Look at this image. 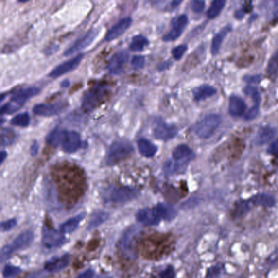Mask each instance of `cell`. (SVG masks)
<instances>
[{"label":"cell","instance_id":"obj_1","mask_svg":"<svg viewBox=\"0 0 278 278\" xmlns=\"http://www.w3.org/2000/svg\"><path fill=\"white\" fill-rule=\"evenodd\" d=\"M110 87L108 84H98L91 87L83 96L81 109L84 112L93 111L100 104L104 102L109 95Z\"/></svg>","mask_w":278,"mask_h":278},{"label":"cell","instance_id":"obj_2","mask_svg":"<svg viewBox=\"0 0 278 278\" xmlns=\"http://www.w3.org/2000/svg\"><path fill=\"white\" fill-rule=\"evenodd\" d=\"M139 190L129 186H111L102 192V198L111 203H126L139 196Z\"/></svg>","mask_w":278,"mask_h":278},{"label":"cell","instance_id":"obj_3","mask_svg":"<svg viewBox=\"0 0 278 278\" xmlns=\"http://www.w3.org/2000/svg\"><path fill=\"white\" fill-rule=\"evenodd\" d=\"M141 233L140 227L132 226L125 231L119 243V248L126 258L135 259L137 257V240Z\"/></svg>","mask_w":278,"mask_h":278},{"label":"cell","instance_id":"obj_4","mask_svg":"<svg viewBox=\"0 0 278 278\" xmlns=\"http://www.w3.org/2000/svg\"><path fill=\"white\" fill-rule=\"evenodd\" d=\"M134 148L132 143L126 139H119L114 142L109 148L107 154L106 163L109 166H114L123 161L125 158L133 153Z\"/></svg>","mask_w":278,"mask_h":278},{"label":"cell","instance_id":"obj_5","mask_svg":"<svg viewBox=\"0 0 278 278\" xmlns=\"http://www.w3.org/2000/svg\"><path fill=\"white\" fill-rule=\"evenodd\" d=\"M221 117L218 114H210L201 119L193 127V132L197 137L208 139L211 137L221 124Z\"/></svg>","mask_w":278,"mask_h":278},{"label":"cell","instance_id":"obj_6","mask_svg":"<svg viewBox=\"0 0 278 278\" xmlns=\"http://www.w3.org/2000/svg\"><path fill=\"white\" fill-rule=\"evenodd\" d=\"M33 240V232L25 231L22 233H20V235H18L12 243L3 246V249L1 250V256H0L1 262H3L18 250L28 247Z\"/></svg>","mask_w":278,"mask_h":278},{"label":"cell","instance_id":"obj_7","mask_svg":"<svg viewBox=\"0 0 278 278\" xmlns=\"http://www.w3.org/2000/svg\"><path fill=\"white\" fill-rule=\"evenodd\" d=\"M66 238L61 231L54 230L44 226L42 234V244L46 250H53L65 244Z\"/></svg>","mask_w":278,"mask_h":278},{"label":"cell","instance_id":"obj_8","mask_svg":"<svg viewBox=\"0 0 278 278\" xmlns=\"http://www.w3.org/2000/svg\"><path fill=\"white\" fill-rule=\"evenodd\" d=\"M98 30H96V29H91L90 31H87L85 35L78 38L70 47H69L64 52V56H70L74 53L84 50L85 48H87L91 45V43H93L94 40L98 35Z\"/></svg>","mask_w":278,"mask_h":278},{"label":"cell","instance_id":"obj_9","mask_svg":"<svg viewBox=\"0 0 278 278\" xmlns=\"http://www.w3.org/2000/svg\"><path fill=\"white\" fill-rule=\"evenodd\" d=\"M68 104L66 101H58L52 104H37L33 108V113L42 117H52L61 114Z\"/></svg>","mask_w":278,"mask_h":278},{"label":"cell","instance_id":"obj_10","mask_svg":"<svg viewBox=\"0 0 278 278\" xmlns=\"http://www.w3.org/2000/svg\"><path fill=\"white\" fill-rule=\"evenodd\" d=\"M84 57V54H79L75 57L65 61L63 63L60 64L56 67H55L48 74V77L52 78V79H56V78L61 77L64 74L72 72L79 67Z\"/></svg>","mask_w":278,"mask_h":278},{"label":"cell","instance_id":"obj_11","mask_svg":"<svg viewBox=\"0 0 278 278\" xmlns=\"http://www.w3.org/2000/svg\"><path fill=\"white\" fill-rule=\"evenodd\" d=\"M177 134H178V128L174 125L167 124L162 120H158L155 124L154 136L156 139L163 141H168L176 137Z\"/></svg>","mask_w":278,"mask_h":278},{"label":"cell","instance_id":"obj_12","mask_svg":"<svg viewBox=\"0 0 278 278\" xmlns=\"http://www.w3.org/2000/svg\"><path fill=\"white\" fill-rule=\"evenodd\" d=\"M61 148L64 151L68 154H73L81 149L83 145L81 137L77 132L74 131H65L62 141H61Z\"/></svg>","mask_w":278,"mask_h":278},{"label":"cell","instance_id":"obj_13","mask_svg":"<svg viewBox=\"0 0 278 278\" xmlns=\"http://www.w3.org/2000/svg\"><path fill=\"white\" fill-rule=\"evenodd\" d=\"M188 17L185 14L174 18L172 21V30L162 37V40L164 42L176 40L185 31L188 25Z\"/></svg>","mask_w":278,"mask_h":278},{"label":"cell","instance_id":"obj_14","mask_svg":"<svg viewBox=\"0 0 278 278\" xmlns=\"http://www.w3.org/2000/svg\"><path fill=\"white\" fill-rule=\"evenodd\" d=\"M129 59V54L126 51H120L112 56L109 60L107 70L113 75H118L123 71L124 67Z\"/></svg>","mask_w":278,"mask_h":278},{"label":"cell","instance_id":"obj_15","mask_svg":"<svg viewBox=\"0 0 278 278\" xmlns=\"http://www.w3.org/2000/svg\"><path fill=\"white\" fill-rule=\"evenodd\" d=\"M39 93L40 89L37 87H29L25 88L20 89L19 91H16L15 93L13 94L11 98V102L21 108L26 101H28L30 99L37 96Z\"/></svg>","mask_w":278,"mask_h":278},{"label":"cell","instance_id":"obj_16","mask_svg":"<svg viewBox=\"0 0 278 278\" xmlns=\"http://www.w3.org/2000/svg\"><path fill=\"white\" fill-rule=\"evenodd\" d=\"M132 19L131 17L122 18L118 21L115 25H113L105 35V41L110 42L119 38L123 35L132 25Z\"/></svg>","mask_w":278,"mask_h":278},{"label":"cell","instance_id":"obj_17","mask_svg":"<svg viewBox=\"0 0 278 278\" xmlns=\"http://www.w3.org/2000/svg\"><path fill=\"white\" fill-rule=\"evenodd\" d=\"M137 220L143 225L153 226L158 225L161 221V218L157 215L155 208H143L137 213Z\"/></svg>","mask_w":278,"mask_h":278},{"label":"cell","instance_id":"obj_18","mask_svg":"<svg viewBox=\"0 0 278 278\" xmlns=\"http://www.w3.org/2000/svg\"><path fill=\"white\" fill-rule=\"evenodd\" d=\"M70 263V256L68 254L58 257H53L47 261L44 265V268L49 273H56L59 271L63 270L64 268L68 267Z\"/></svg>","mask_w":278,"mask_h":278},{"label":"cell","instance_id":"obj_19","mask_svg":"<svg viewBox=\"0 0 278 278\" xmlns=\"http://www.w3.org/2000/svg\"><path fill=\"white\" fill-rule=\"evenodd\" d=\"M194 153L190 147L186 144H180L172 152L173 159L178 162L189 163L191 160L194 158Z\"/></svg>","mask_w":278,"mask_h":278},{"label":"cell","instance_id":"obj_20","mask_svg":"<svg viewBox=\"0 0 278 278\" xmlns=\"http://www.w3.org/2000/svg\"><path fill=\"white\" fill-rule=\"evenodd\" d=\"M246 104L243 99L237 96H232L229 100L228 111L233 117L242 116L245 113Z\"/></svg>","mask_w":278,"mask_h":278},{"label":"cell","instance_id":"obj_21","mask_svg":"<svg viewBox=\"0 0 278 278\" xmlns=\"http://www.w3.org/2000/svg\"><path fill=\"white\" fill-rule=\"evenodd\" d=\"M137 146L142 156L147 158L154 157L157 152V147L145 138H140L138 139Z\"/></svg>","mask_w":278,"mask_h":278},{"label":"cell","instance_id":"obj_22","mask_svg":"<svg viewBox=\"0 0 278 278\" xmlns=\"http://www.w3.org/2000/svg\"><path fill=\"white\" fill-rule=\"evenodd\" d=\"M86 215L84 213H81L79 215H76L74 217H72L70 220H66L60 227V231L62 233H71L78 228L79 225L84 220Z\"/></svg>","mask_w":278,"mask_h":278},{"label":"cell","instance_id":"obj_23","mask_svg":"<svg viewBox=\"0 0 278 278\" xmlns=\"http://www.w3.org/2000/svg\"><path fill=\"white\" fill-rule=\"evenodd\" d=\"M231 30H232L231 25H227V26L224 27L219 33L215 35V37L213 38L211 48H210L212 55L215 56L219 53L221 45H222L223 41L225 39V37L227 35V34L230 32Z\"/></svg>","mask_w":278,"mask_h":278},{"label":"cell","instance_id":"obj_24","mask_svg":"<svg viewBox=\"0 0 278 278\" xmlns=\"http://www.w3.org/2000/svg\"><path fill=\"white\" fill-rule=\"evenodd\" d=\"M276 130L271 126H264L259 131L255 137V144L263 145L267 144L275 137Z\"/></svg>","mask_w":278,"mask_h":278},{"label":"cell","instance_id":"obj_25","mask_svg":"<svg viewBox=\"0 0 278 278\" xmlns=\"http://www.w3.org/2000/svg\"><path fill=\"white\" fill-rule=\"evenodd\" d=\"M216 93V89L210 85H202L193 89L192 96L196 101H201L214 96Z\"/></svg>","mask_w":278,"mask_h":278},{"label":"cell","instance_id":"obj_26","mask_svg":"<svg viewBox=\"0 0 278 278\" xmlns=\"http://www.w3.org/2000/svg\"><path fill=\"white\" fill-rule=\"evenodd\" d=\"M155 210L159 215L161 220L163 219L165 220H173L176 216V210H174L172 206L165 204V203H159L157 206H155Z\"/></svg>","mask_w":278,"mask_h":278},{"label":"cell","instance_id":"obj_27","mask_svg":"<svg viewBox=\"0 0 278 278\" xmlns=\"http://www.w3.org/2000/svg\"><path fill=\"white\" fill-rule=\"evenodd\" d=\"M109 214L104 211V210L95 211L91 215V219L89 220L88 225H87V229L88 230H92V229H95L96 227H100L102 224H104L109 219Z\"/></svg>","mask_w":278,"mask_h":278},{"label":"cell","instance_id":"obj_28","mask_svg":"<svg viewBox=\"0 0 278 278\" xmlns=\"http://www.w3.org/2000/svg\"><path fill=\"white\" fill-rule=\"evenodd\" d=\"M65 131L66 130L61 129L60 127L54 128L48 133L46 137V141L51 146L57 147L61 145Z\"/></svg>","mask_w":278,"mask_h":278},{"label":"cell","instance_id":"obj_29","mask_svg":"<svg viewBox=\"0 0 278 278\" xmlns=\"http://www.w3.org/2000/svg\"><path fill=\"white\" fill-rule=\"evenodd\" d=\"M186 166H187V163H185V162H178L174 159L170 160L165 163L163 171H164L165 174L167 175H172V174H178L182 172Z\"/></svg>","mask_w":278,"mask_h":278},{"label":"cell","instance_id":"obj_30","mask_svg":"<svg viewBox=\"0 0 278 278\" xmlns=\"http://www.w3.org/2000/svg\"><path fill=\"white\" fill-rule=\"evenodd\" d=\"M251 203L252 202L250 200H242L236 202L233 210L231 211V216H233V218H239L245 215L250 210Z\"/></svg>","mask_w":278,"mask_h":278},{"label":"cell","instance_id":"obj_31","mask_svg":"<svg viewBox=\"0 0 278 278\" xmlns=\"http://www.w3.org/2000/svg\"><path fill=\"white\" fill-rule=\"evenodd\" d=\"M149 43V40L146 37L141 35H138L132 38L129 48L132 52H142L148 47Z\"/></svg>","mask_w":278,"mask_h":278},{"label":"cell","instance_id":"obj_32","mask_svg":"<svg viewBox=\"0 0 278 278\" xmlns=\"http://www.w3.org/2000/svg\"><path fill=\"white\" fill-rule=\"evenodd\" d=\"M250 202L256 204V205L263 206V207H268L271 208L275 204V199L271 195L265 194V193H260L251 197Z\"/></svg>","mask_w":278,"mask_h":278},{"label":"cell","instance_id":"obj_33","mask_svg":"<svg viewBox=\"0 0 278 278\" xmlns=\"http://www.w3.org/2000/svg\"><path fill=\"white\" fill-rule=\"evenodd\" d=\"M225 0H215L213 1L210 8L208 11V17L210 19H214L218 16L220 15L221 11L225 7Z\"/></svg>","mask_w":278,"mask_h":278},{"label":"cell","instance_id":"obj_34","mask_svg":"<svg viewBox=\"0 0 278 278\" xmlns=\"http://www.w3.org/2000/svg\"><path fill=\"white\" fill-rule=\"evenodd\" d=\"M31 122V118L27 112H24L21 114H17L11 120V124L13 126H20V127H26L29 126Z\"/></svg>","mask_w":278,"mask_h":278},{"label":"cell","instance_id":"obj_35","mask_svg":"<svg viewBox=\"0 0 278 278\" xmlns=\"http://www.w3.org/2000/svg\"><path fill=\"white\" fill-rule=\"evenodd\" d=\"M16 135L11 129H3L1 132V144L2 146H8L13 144Z\"/></svg>","mask_w":278,"mask_h":278},{"label":"cell","instance_id":"obj_36","mask_svg":"<svg viewBox=\"0 0 278 278\" xmlns=\"http://www.w3.org/2000/svg\"><path fill=\"white\" fill-rule=\"evenodd\" d=\"M243 91L245 95L250 96L251 98L255 101L254 105H258L260 106V102H261V94L258 89L252 86H246L245 88L243 89Z\"/></svg>","mask_w":278,"mask_h":278},{"label":"cell","instance_id":"obj_37","mask_svg":"<svg viewBox=\"0 0 278 278\" xmlns=\"http://www.w3.org/2000/svg\"><path fill=\"white\" fill-rule=\"evenodd\" d=\"M21 272L20 268L15 266L6 265L3 268V276L4 278H11L17 276Z\"/></svg>","mask_w":278,"mask_h":278},{"label":"cell","instance_id":"obj_38","mask_svg":"<svg viewBox=\"0 0 278 278\" xmlns=\"http://www.w3.org/2000/svg\"><path fill=\"white\" fill-rule=\"evenodd\" d=\"M187 49V45H185V44L177 46V47L172 49V56H173V57H174L175 60H180V59L182 58V56L185 55Z\"/></svg>","mask_w":278,"mask_h":278},{"label":"cell","instance_id":"obj_39","mask_svg":"<svg viewBox=\"0 0 278 278\" xmlns=\"http://www.w3.org/2000/svg\"><path fill=\"white\" fill-rule=\"evenodd\" d=\"M132 68L135 70H139L144 68V64H145V57L143 56H134L132 59Z\"/></svg>","mask_w":278,"mask_h":278},{"label":"cell","instance_id":"obj_40","mask_svg":"<svg viewBox=\"0 0 278 278\" xmlns=\"http://www.w3.org/2000/svg\"><path fill=\"white\" fill-rule=\"evenodd\" d=\"M20 107L13 104V102H8L7 104H3V106L1 107V114H11L17 111L18 109H20Z\"/></svg>","mask_w":278,"mask_h":278},{"label":"cell","instance_id":"obj_41","mask_svg":"<svg viewBox=\"0 0 278 278\" xmlns=\"http://www.w3.org/2000/svg\"><path fill=\"white\" fill-rule=\"evenodd\" d=\"M17 225V220L16 219H11V220H6L4 222H2L0 227L2 232H8L13 229V227Z\"/></svg>","mask_w":278,"mask_h":278},{"label":"cell","instance_id":"obj_42","mask_svg":"<svg viewBox=\"0 0 278 278\" xmlns=\"http://www.w3.org/2000/svg\"><path fill=\"white\" fill-rule=\"evenodd\" d=\"M205 2L202 1V0H193L192 3H191L192 10L194 13H202V11L204 10V8H205Z\"/></svg>","mask_w":278,"mask_h":278},{"label":"cell","instance_id":"obj_43","mask_svg":"<svg viewBox=\"0 0 278 278\" xmlns=\"http://www.w3.org/2000/svg\"><path fill=\"white\" fill-rule=\"evenodd\" d=\"M259 110H260V106H258V105H254V106L251 107L245 114V120L250 121V120L256 119V116L258 115Z\"/></svg>","mask_w":278,"mask_h":278},{"label":"cell","instance_id":"obj_44","mask_svg":"<svg viewBox=\"0 0 278 278\" xmlns=\"http://www.w3.org/2000/svg\"><path fill=\"white\" fill-rule=\"evenodd\" d=\"M175 278V272L174 269L172 266L167 267L166 269L162 271L160 274V278Z\"/></svg>","mask_w":278,"mask_h":278},{"label":"cell","instance_id":"obj_45","mask_svg":"<svg viewBox=\"0 0 278 278\" xmlns=\"http://www.w3.org/2000/svg\"><path fill=\"white\" fill-rule=\"evenodd\" d=\"M244 81L246 82L249 84H258L261 81V74H256V75H246L244 77Z\"/></svg>","mask_w":278,"mask_h":278},{"label":"cell","instance_id":"obj_46","mask_svg":"<svg viewBox=\"0 0 278 278\" xmlns=\"http://www.w3.org/2000/svg\"><path fill=\"white\" fill-rule=\"evenodd\" d=\"M268 150L269 154L278 157V139H277L275 141H273V143L270 144V146L268 147Z\"/></svg>","mask_w":278,"mask_h":278},{"label":"cell","instance_id":"obj_47","mask_svg":"<svg viewBox=\"0 0 278 278\" xmlns=\"http://www.w3.org/2000/svg\"><path fill=\"white\" fill-rule=\"evenodd\" d=\"M220 268L218 266H215V267H212L210 268L209 270H208V274H207V278H215V277H217L220 273Z\"/></svg>","mask_w":278,"mask_h":278},{"label":"cell","instance_id":"obj_48","mask_svg":"<svg viewBox=\"0 0 278 278\" xmlns=\"http://www.w3.org/2000/svg\"><path fill=\"white\" fill-rule=\"evenodd\" d=\"M95 272L92 269H87L81 274H79L76 278H93Z\"/></svg>","mask_w":278,"mask_h":278},{"label":"cell","instance_id":"obj_49","mask_svg":"<svg viewBox=\"0 0 278 278\" xmlns=\"http://www.w3.org/2000/svg\"><path fill=\"white\" fill-rule=\"evenodd\" d=\"M38 149H39V145H38V142H34V144L31 145V155L32 156H35L38 153Z\"/></svg>","mask_w":278,"mask_h":278},{"label":"cell","instance_id":"obj_50","mask_svg":"<svg viewBox=\"0 0 278 278\" xmlns=\"http://www.w3.org/2000/svg\"><path fill=\"white\" fill-rule=\"evenodd\" d=\"M26 278H46V273L44 272H36L29 275Z\"/></svg>","mask_w":278,"mask_h":278},{"label":"cell","instance_id":"obj_51","mask_svg":"<svg viewBox=\"0 0 278 278\" xmlns=\"http://www.w3.org/2000/svg\"><path fill=\"white\" fill-rule=\"evenodd\" d=\"M57 49H58V47L56 45L48 47L45 50V54L46 55H48V56H50L52 54L55 53L56 51H57Z\"/></svg>","mask_w":278,"mask_h":278},{"label":"cell","instance_id":"obj_52","mask_svg":"<svg viewBox=\"0 0 278 278\" xmlns=\"http://www.w3.org/2000/svg\"><path fill=\"white\" fill-rule=\"evenodd\" d=\"M7 156H8L7 152L4 151V150L1 152V155H0V163H1V164H3V162L5 161L6 158H7Z\"/></svg>","mask_w":278,"mask_h":278},{"label":"cell","instance_id":"obj_53","mask_svg":"<svg viewBox=\"0 0 278 278\" xmlns=\"http://www.w3.org/2000/svg\"><path fill=\"white\" fill-rule=\"evenodd\" d=\"M181 3H182L181 1H172V3H170V8L174 9V8H177L178 6L180 5Z\"/></svg>","mask_w":278,"mask_h":278},{"label":"cell","instance_id":"obj_54","mask_svg":"<svg viewBox=\"0 0 278 278\" xmlns=\"http://www.w3.org/2000/svg\"><path fill=\"white\" fill-rule=\"evenodd\" d=\"M97 278H112L110 276L105 275V274H102V275L99 276Z\"/></svg>","mask_w":278,"mask_h":278}]
</instances>
